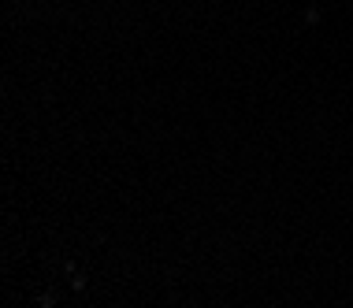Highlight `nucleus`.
I'll return each instance as SVG.
<instances>
[]
</instances>
